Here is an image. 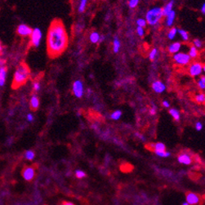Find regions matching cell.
<instances>
[{"instance_id":"obj_1","label":"cell","mask_w":205,"mask_h":205,"mask_svg":"<svg viewBox=\"0 0 205 205\" xmlns=\"http://www.w3.org/2000/svg\"><path fill=\"white\" fill-rule=\"evenodd\" d=\"M69 38L64 24L60 20L53 21L47 35V52L51 57H56L66 51Z\"/></svg>"},{"instance_id":"obj_2","label":"cell","mask_w":205,"mask_h":205,"mask_svg":"<svg viewBox=\"0 0 205 205\" xmlns=\"http://www.w3.org/2000/svg\"><path fill=\"white\" fill-rule=\"evenodd\" d=\"M30 75V70L26 63H21L17 66L15 73H14L13 81L12 87L14 89L18 88V87L23 86L26 84Z\"/></svg>"},{"instance_id":"obj_3","label":"cell","mask_w":205,"mask_h":205,"mask_svg":"<svg viewBox=\"0 0 205 205\" xmlns=\"http://www.w3.org/2000/svg\"><path fill=\"white\" fill-rule=\"evenodd\" d=\"M163 16V14L162 8H154L146 12L145 20L146 21V23L149 24L150 26H155L159 23Z\"/></svg>"},{"instance_id":"obj_4","label":"cell","mask_w":205,"mask_h":205,"mask_svg":"<svg viewBox=\"0 0 205 205\" xmlns=\"http://www.w3.org/2000/svg\"><path fill=\"white\" fill-rule=\"evenodd\" d=\"M205 70V66L200 62L195 61L189 67V74L192 77L200 76L202 74V72Z\"/></svg>"},{"instance_id":"obj_5","label":"cell","mask_w":205,"mask_h":205,"mask_svg":"<svg viewBox=\"0 0 205 205\" xmlns=\"http://www.w3.org/2000/svg\"><path fill=\"white\" fill-rule=\"evenodd\" d=\"M43 39V33L41 29L39 28H35L32 30V33L30 34V44L33 47H37L39 46L40 43L42 41Z\"/></svg>"},{"instance_id":"obj_6","label":"cell","mask_w":205,"mask_h":205,"mask_svg":"<svg viewBox=\"0 0 205 205\" xmlns=\"http://www.w3.org/2000/svg\"><path fill=\"white\" fill-rule=\"evenodd\" d=\"M173 60L179 66H186L190 62L191 58L190 57L188 53H177L173 56Z\"/></svg>"},{"instance_id":"obj_7","label":"cell","mask_w":205,"mask_h":205,"mask_svg":"<svg viewBox=\"0 0 205 205\" xmlns=\"http://www.w3.org/2000/svg\"><path fill=\"white\" fill-rule=\"evenodd\" d=\"M23 178L27 182H31L35 176V168L33 166H25L21 172Z\"/></svg>"},{"instance_id":"obj_8","label":"cell","mask_w":205,"mask_h":205,"mask_svg":"<svg viewBox=\"0 0 205 205\" xmlns=\"http://www.w3.org/2000/svg\"><path fill=\"white\" fill-rule=\"evenodd\" d=\"M72 91L77 98H81L84 96V84L82 83L81 80L74 81V83L73 84V87H72Z\"/></svg>"},{"instance_id":"obj_9","label":"cell","mask_w":205,"mask_h":205,"mask_svg":"<svg viewBox=\"0 0 205 205\" xmlns=\"http://www.w3.org/2000/svg\"><path fill=\"white\" fill-rule=\"evenodd\" d=\"M186 202L190 205H198L200 204L201 201V197L200 195L193 193V192H187L186 193Z\"/></svg>"},{"instance_id":"obj_10","label":"cell","mask_w":205,"mask_h":205,"mask_svg":"<svg viewBox=\"0 0 205 205\" xmlns=\"http://www.w3.org/2000/svg\"><path fill=\"white\" fill-rule=\"evenodd\" d=\"M179 163H182V164H186V165H189L191 164L193 162V157L192 155L188 152H181L179 154L178 157H177Z\"/></svg>"},{"instance_id":"obj_11","label":"cell","mask_w":205,"mask_h":205,"mask_svg":"<svg viewBox=\"0 0 205 205\" xmlns=\"http://www.w3.org/2000/svg\"><path fill=\"white\" fill-rule=\"evenodd\" d=\"M32 30L33 29L30 28L29 26H28L27 25H25V24H21L20 26H18L17 27V34L19 35H21L22 37H28V36H30V34L32 33Z\"/></svg>"},{"instance_id":"obj_12","label":"cell","mask_w":205,"mask_h":205,"mask_svg":"<svg viewBox=\"0 0 205 205\" xmlns=\"http://www.w3.org/2000/svg\"><path fill=\"white\" fill-rule=\"evenodd\" d=\"M146 147L151 151L156 152V151H165L166 146L165 145L161 143V142H157L155 144H149L146 145Z\"/></svg>"},{"instance_id":"obj_13","label":"cell","mask_w":205,"mask_h":205,"mask_svg":"<svg viewBox=\"0 0 205 205\" xmlns=\"http://www.w3.org/2000/svg\"><path fill=\"white\" fill-rule=\"evenodd\" d=\"M152 89L156 93H162L165 91L166 86L163 82L161 81H155L152 84Z\"/></svg>"},{"instance_id":"obj_14","label":"cell","mask_w":205,"mask_h":205,"mask_svg":"<svg viewBox=\"0 0 205 205\" xmlns=\"http://www.w3.org/2000/svg\"><path fill=\"white\" fill-rule=\"evenodd\" d=\"M29 105L30 108L33 111H36L39 106V99L36 95H33L30 98V101H29Z\"/></svg>"},{"instance_id":"obj_15","label":"cell","mask_w":205,"mask_h":205,"mask_svg":"<svg viewBox=\"0 0 205 205\" xmlns=\"http://www.w3.org/2000/svg\"><path fill=\"white\" fill-rule=\"evenodd\" d=\"M181 47H182V44L181 43L176 42L172 43V44L169 45L168 47V52L172 54H175V53H177L181 49Z\"/></svg>"},{"instance_id":"obj_16","label":"cell","mask_w":205,"mask_h":205,"mask_svg":"<svg viewBox=\"0 0 205 205\" xmlns=\"http://www.w3.org/2000/svg\"><path fill=\"white\" fill-rule=\"evenodd\" d=\"M175 17H176V12H175L173 10L171 11V12L166 16V25H167L168 26H172L174 22V20H175Z\"/></svg>"},{"instance_id":"obj_17","label":"cell","mask_w":205,"mask_h":205,"mask_svg":"<svg viewBox=\"0 0 205 205\" xmlns=\"http://www.w3.org/2000/svg\"><path fill=\"white\" fill-rule=\"evenodd\" d=\"M7 67L2 66L0 67V86H3L5 84L6 76H7Z\"/></svg>"},{"instance_id":"obj_18","label":"cell","mask_w":205,"mask_h":205,"mask_svg":"<svg viewBox=\"0 0 205 205\" xmlns=\"http://www.w3.org/2000/svg\"><path fill=\"white\" fill-rule=\"evenodd\" d=\"M173 1H170L169 3H168L166 4L164 7H163L162 9H163V16H167L171 11H173Z\"/></svg>"},{"instance_id":"obj_19","label":"cell","mask_w":205,"mask_h":205,"mask_svg":"<svg viewBox=\"0 0 205 205\" xmlns=\"http://www.w3.org/2000/svg\"><path fill=\"white\" fill-rule=\"evenodd\" d=\"M100 37L101 35L99 34V33H97V32H92V33H91V34H90L89 39L90 41H91V43H99Z\"/></svg>"},{"instance_id":"obj_20","label":"cell","mask_w":205,"mask_h":205,"mask_svg":"<svg viewBox=\"0 0 205 205\" xmlns=\"http://www.w3.org/2000/svg\"><path fill=\"white\" fill-rule=\"evenodd\" d=\"M120 47H121V43H120V41H119V39H118L117 37L114 38V41H113L114 53H118V52H119Z\"/></svg>"},{"instance_id":"obj_21","label":"cell","mask_w":205,"mask_h":205,"mask_svg":"<svg viewBox=\"0 0 205 205\" xmlns=\"http://www.w3.org/2000/svg\"><path fill=\"white\" fill-rule=\"evenodd\" d=\"M169 114L173 118L174 120L179 121L180 120V112L176 109H170L169 110Z\"/></svg>"},{"instance_id":"obj_22","label":"cell","mask_w":205,"mask_h":205,"mask_svg":"<svg viewBox=\"0 0 205 205\" xmlns=\"http://www.w3.org/2000/svg\"><path fill=\"white\" fill-rule=\"evenodd\" d=\"M198 54H199V52H198V49L196 47H195L194 46H192L190 48L189 53H188V55L190 56V58H196L198 56Z\"/></svg>"},{"instance_id":"obj_23","label":"cell","mask_w":205,"mask_h":205,"mask_svg":"<svg viewBox=\"0 0 205 205\" xmlns=\"http://www.w3.org/2000/svg\"><path fill=\"white\" fill-rule=\"evenodd\" d=\"M195 101H196V102H198L199 104H203L205 101L204 93H203V92L198 93V94L195 96Z\"/></svg>"},{"instance_id":"obj_24","label":"cell","mask_w":205,"mask_h":205,"mask_svg":"<svg viewBox=\"0 0 205 205\" xmlns=\"http://www.w3.org/2000/svg\"><path fill=\"white\" fill-rule=\"evenodd\" d=\"M87 0H80L79 1V12L82 13V12H84L85 9H86V7H87Z\"/></svg>"},{"instance_id":"obj_25","label":"cell","mask_w":205,"mask_h":205,"mask_svg":"<svg viewBox=\"0 0 205 205\" xmlns=\"http://www.w3.org/2000/svg\"><path fill=\"white\" fill-rule=\"evenodd\" d=\"M121 115H122V111H119V110H117V111H114L113 113L111 114V118H112V119H114V120H118V119L120 118Z\"/></svg>"},{"instance_id":"obj_26","label":"cell","mask_w":205,"mask_h":205,"mask_svg":"<svg viewBox=\"0 0 205 205\" xmlns=\"http://www.w3.org/2000/svg\"><path fill=\"white\" fill-rule=\"evenodd\" d=\"M198 86L200 87V89L204 90L205 88V77L204 75H202L198 80Z\"/></svg>"},{"instance_id":"obj_27","label":"cell","mask_w":205,"mask_h":205,"mask_svg":"<svg viewBox=\"0 0 205 205\" xmlns=\"http://www.w3.org/2000/svg\"><path fill=\"white\" fill-rule=\"evenodd\" d=\"M177 32H178L179 34L181 35V37H182V39L184 41H187V40L189 39V34H188V33L186 30H184V29H179V30H177Z\"/></svg>"},{"instance_id":"obj_28","label":"cell","mask_w":205,"mask_h":205,"mask_svg":"<svg viewBox=\"0 0 205 205\" xmlns=\"http://www.w3.org/2000/svg\"><path fill=\"white\" fill-rule=\"evenodd\" d=\"M176 33H177V29H176V28H172V29L169 30V32H168V39L171 40L173 39L174 38L176 37Z\"/></svg>"},{"instance_id":"obj_29","label":"cell","mask_w":205,"mask_h":205,"mask_svg":"<svg viewBox=\"0 0 205 205\" xmlns=\"http://www.w3.org/2000/svg\"><path fill=\"white\" fill-rule=\"evenodd\" d=\"M157 53H158V51L156 48H154L151 50V52L149 54V59H150V61H154L156 57V56H157Z\"/></svg>"},{"instance_id":"obj_30","label":"cell","mask_w":205,"mask_h":205,"mask_svg":"<svg viewBox=\"0 0 205 205\" xmlns=\"http://www.w3.org/2000/svg\"><path fill=\"white\" fill-rule=\"evenodd\" d=\"M137 26L138 27H142V28H144V27L146 26V21L143 18H139L137 21Z\"/></svg>"},{"instance_id":"obj_31","label":"cell","mask_w":205,"mask_h":205,"mask_svg":"<svg viewBox=\"0 0 205 205\" xmlns=\"http://www.w3.org/2000/svg\"><path fill=\"white\" fill-rule=\"evenodd\" d=\"M25 156H26V158L28 160H32L34 158V152L32 151V150H27L26 152V155Z\"/></svg>"},{"instance_id":"obj_32","label":"cell","mask_w":205,"mask_h":205,"mask_svg":"<svg viewBox=\"0 0 205 205\" xmlns=\"http://www.w3.org/2000/svg\"><path fill=\"white\" fill-rule=\"evenodd\" d=\"M193 43H194V47H196V48H200V47H202L203 46V43L202 41L200 39H194V41H193Z\"/></svg>"},{"instance_id":"obj_33","label":"cell","mask_w":205,"mask_h":205,"mask_svg":"<svg viewBox=\"0 0 205 205\" xmlns=\"http://www.w3.org/2000/svg\"><path fill=\"white\" fill-rule=\"evenodd\" d=\"M155 154L157 155H159V156H160V157H168L169 155H170V153L168 152V151H156V152H155Z\"/></svg>"},{"instance_id":"obj_34","label":"cell","mask_w":205,"mask_h":205,"mask_svg":"<svg viewBox=\"0 0 205 205\" xmlns=\"http://www.w3.org/2000/svg\"><path fill=\"white\" fill-rule=\"evenodd\" d=\"M138 3H139V0H129L128 5L131 8H134L138 5Z\"/></svg>"},{"instance_id":"obj_35","label":"cell","mask_w":205,"mask_h":205,"mask_svg":"<svg viewBox=\"0 0 205 205\" xmlns=\"http://www.w3.org/2000/svg\"><path fill=\"white\" fill-rule=\"evenodd\" d=\"M40 87H41V85H40V83L38 81L34 82L33 84V89H34V92H38L40 90Z\"/></svg>"},{"instance_id":"obj_36","label":"cell","mask_w":205,"mask_h":205,"mask_svg":"<svg viewBox=\"0 0 205 205\" xmlns=\"http://www.w3.org/2000/svg\"><path fill=\"white\" fill-rule=\"evenodd\" d=\"M75 175H76V176L78 178H83V177H84V176H86L85 173H84V171H81V170H77V171L75 172Z\"/></svg>"},{"instance_id":"obj_37","label":"cell","mask_w":205,"mask_h":205,"mask_svg":"<svg viewBox=\"0 0 205 205\" xmlns=\"http://www.w3.org/2000/svg\"><path fill=\"white\" fill-rule=\"evenodd\" d=\"M137 34H138L139 36L142 37V36H143V35H144V34H145L144 28H142V27H137Z\"/></svg>"},{"instance_id":"obj_38","label":"cell","mask_w":205,"mask_h":205,"mask_svg":"<svg viewBox=\"0 0 205 205\" xmlns=\"http://www.w3.org/2000/svg\"><path fill=\"white\" fill-rule=\"evenodd\" d=\"M195 128L197 131H200V130H202L203 128V124L200 123V122H197L196 124H195Z\"/></svg>"},{"instance_id":"obj_39","label":"cell","mask_w":205,"mask_h":205,"mask_svg":"<svg viewBox=\"0 0 205 205\" xmlns=\"http://www.w3.org/2000/svg\"><path fill=\"white\" fill-rule=\"evenodd\" d=\"M150 114L151 115H155V114H156V106H153L152 108H150Z\"/></svg>"},{"instance_id":"obj_40","label":"cell","mask_w":205,"mask_h":205,"mask_svg":"<svg viewBox=\"0 0 205 205\" xmlns=\"http://www.w3.org/2000/svg\"><path fill=\"white\" fill-rule=\"evenodd\" d=\"M136 136H137L138 138H140L141 140H142V141H145V137L142 134H141V133H138V132H137V133H136Z\"/></svg>"},{"instance_id":"obj_41","label":"cell","mask_w":205,"mask_h":205,"mask_svg":"<svg viewBox=\"0 0 205 205\" xmlns=\"http://www.w3.org/2000/svg\"><path fill=\"white\" fill-rule=\"evenodd\" d=\"M163 105L165 108H168V107H169V106H170V104H169V102H168V101H163Z\"/></svg>"},{"instance_id":"obj_42","label":"cell","mask_w":205,"mask_h":205,"mask_svg":"<svg viewBox=\"0 0 205 205\" xmlns=\"http://www.w3.org/2000/svg\"><path fill=\"white\" fill-rule=\"evenodd\" d=\"M27 119H28V121H33V119H34V116L32 114H29L28 115H27Z\"/></svg>"},{"instance_id":"obj_43","label":"cell","mask_w":205,"mask_h":205,"mask_svg":"<svg viewBox=\"0 0 205 205\" xmlns=\"http://www.w3.org/2000/svg\"><path fill=\"white\" fill-rule=\"evenodd\" d=\"M6 63L5 60H3V59H1L0 58V67H2V66H4Z\"/></svg>"},{"instance_id":"obj_44","label":"cell","mask_w":205,"mask_h":205,"mask_svg":"<svg viewBox=\"0 0 205 205\" xmlns=\"http://www.w3.org/2000/svg\"><path fill=\"white\" fill-rule=\"evenodd\" d=\"M61 205H74V204L70 202H66V201H64V202H62Z\"/></svg>"},{"instance_id":"obj_45","label":"cell","mask_w":205,"mask_h":205,"mask_svg":"<svg viewBox=\"0 0 205 205\" xmlns=\"http://www.w3.org/2000/svg\"><path fill=\"white\" fill-rule=\"evenodd\" d=\"M201 12H202V13L204 15L205 14V3H203L202 8H201Z\"/></svg>"},{"instance_id":"obj_46","label":"cell","mask_w":205,"mask_h":205,"mask_svg":"<svg viewBox=\"0 0 205 205\" xmlns=\"http://www.w3.org/2000/svg\"><path fill=\"white\" fill-rule=\"evenodd\" d=\"M2 52H3V46H2V43L0 42V54L2 53Z\"/></svg>"},{"instance_id":"obj_47","label":"cell","mask_w":205,"mask_h":205,"mask_svg":"<svg viewBox=\"0 0 205 205\" xmlns=\"http://www.w3.org/2000/svg\"><path fill=\"white\" fill-rule=\"evenodd\" d=\"M183 205H190V204H188L187 203H183Z\"/></svg>"}]
</instances>
